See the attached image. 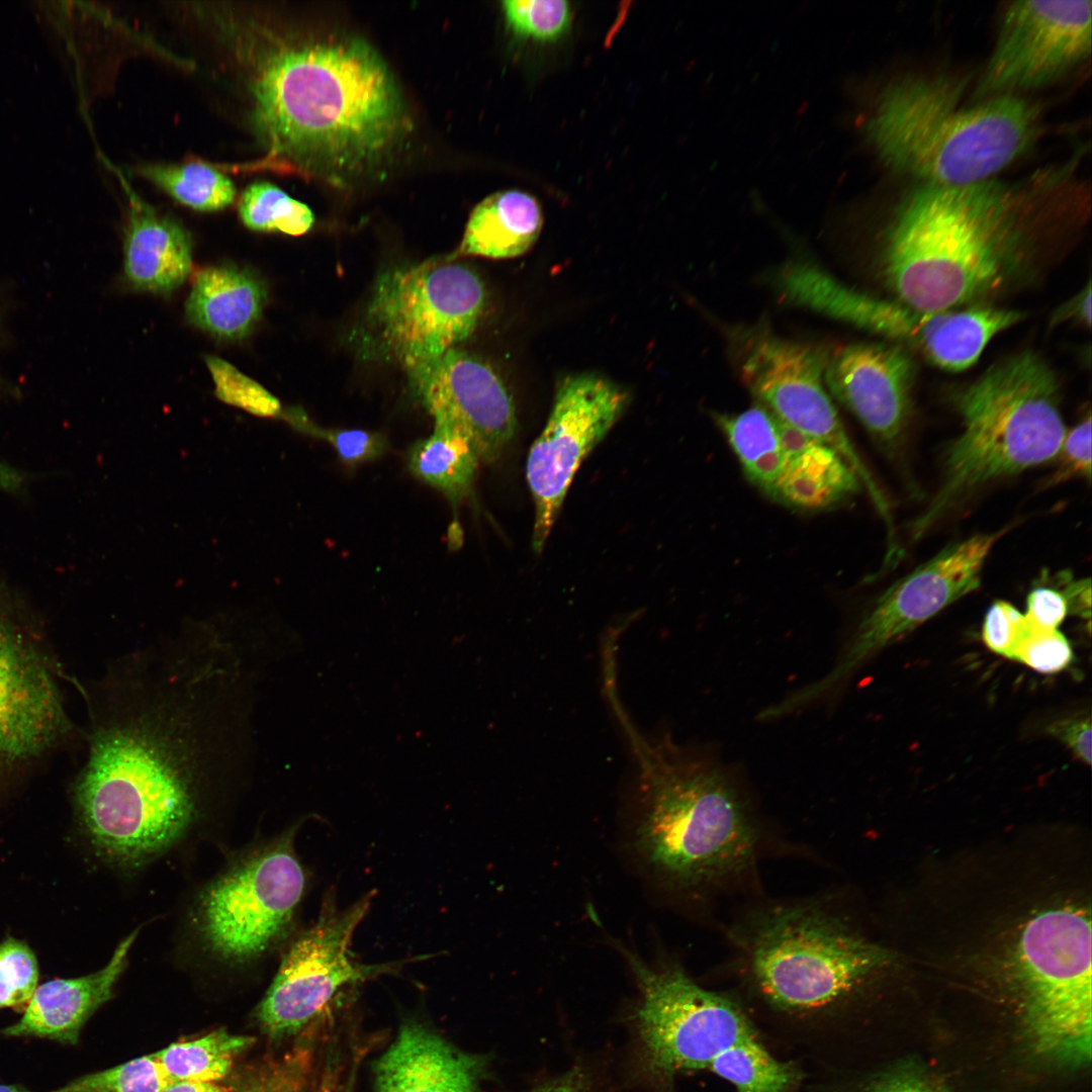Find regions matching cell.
I'll list each match as a JSON object with an SVG mask.
<instances>
[{"instance_id":"1","label":"cell","mask_w":1092,"mask_h":1092,"mask_svg":"<svg viewBox=\"0 0 1092 1092\" xmlns=\"http://www.w3.org/2000/svg\"><path fill=\"white\" fill-rule=\"evenodd\" d=\"M200 623L125 655L89 700L87 758L73 797L91 839L124 858L172 846L200 786L249 768L262 648Z\"/></svg>"},{"instance_id":"2","label":"cell","mask_w":1092,"mask_h":1092,"mask_svg":"<svg viewBox=\"0 0 1092 1092\" xmlns=\"http://www.w3.org/2000/svg\"><path fill=\"white\" fill-rule=\"evenodd\" d=\"M188 10L228 57L268 163L341 183L374 169L403 138L399 89L366 41L308 32L251 4Z\"/></svg>"},{"instance_id":"3","label":"cell","mask_w":1092,"mask_h":1092,"mask_svg":"<svg viewBox=\"0 0 1092 1092\" xmlns=\"http://www.w3.org/2000/svg\"><path fill=\"white\" fill-rule=\"evenodd\" d=\"M1076 160L1015 181L923 184L895 208L878 270L895 300L951 310L987 300L1027 275L1040 231L1083 202Z\"/></svg>"},{"instance_id":"4","label":"cell","mask_w":1092,"mask_h":1092,"mask_svg":"<svg viewBox=\"0 0 1092 1092\" xmlns=\"http://www.w3.org/2000/svg\"><path fill=\"white\" fill-rule=\"evenodd\" d=\"M740 970L759 1004L821 1055H841L860 1008L892 964L825 900L772 903L733 930Z\"/></svg>"},{"instance_id":"5","label":"cell","mask_w":1092,"mask_h":1092,"mask_svg":"<svg viewBox=\"0 0 1092 1092\" xmlns=\"http://www.w3.org/2000/svg\"><path fill=\"white\" fill-rule=\"evenodd\" d=\"M606 696L632 752L641 854L680 890L716 892L755 864L760 831L746 803L717 767L634 724L615 686Z\"/></svg>"},{"instance_id":"6","label":"cell","mask_w":1092,"mask_h":1092,"mask_svg":"<svg viewBox=\"0 0 1092 1092\" xmlns=\"http://www.w3.org/2000/svg\"><path fill=\"white\" fill-rule=\"evenodd\" d=\"M963 80L910 74L890 82L864 127L883 163L924 184L956 186L991 179L1042 131L1040 107L1018 94L968 105Z\"/></svg>"},{"instance_id":"7","label":"cell","mask_w":1092,"mask_h":1092,"mask_svg":"<svg viewBox=\"0 0 1092 1092\" xmlns=\"http://www.w3.org/2000/svg\"><path fill=\"white\" fill-rule=\"evenodd\" d=\"M951 402L962 431L945 452L938 490L910 525L913 540L973 490L1056 458L1067 433L1059 379L1032 350L994 363Z\"/></svg>"},{"instance_id":"8","label":"cell","mask_w":1092,"mask_h":1092,"mask_svg":"<svg viewBox=\"0 0 1092 1092\" xmlns=\"http://www.w3.org/2000/svg\"><path fill=\"white\" fill-rule=\"evenodd\" d=\"M620 950L640 990L637 1021L651 1070L665 1078L708 1071L736 1092H790L797 1084L798 1069L766 1050L739 1003L699 986L678 966L651 968Z\"/></svg>"},{"instance_id":"9","label":"cell","mask_w":1092,"mask_h":1092,"mask_svg":"<svg viewBox=\"0 0 1092 1092\" xmlns=\"http://www.w3.org/2000/svg\"><path fill=\"white\" fill-rule=\"evenodd\" d=\"M484 302L479 276L448 256L390 267L377 276L351 341L363 359L410 373L470 337Z\"/></svg>"},{"instance_id":"10","label":"cell","mask_w":1092,"mask_h":1092,"mask_svg":"<svg viewBox=\"0 0 1092 1092\" xmlns=\"http://www.w3.org/2000/svg\"><path fill=\"white\" fill-rule=\"evenodd\" d=\"M1015 972L1027 1021L1044 1052L1082 1058L1091 1026V927L1082 909L1038 912L1022 927Z\"/></svg>"},{"instance_id":"11","label":"cell","mask_w":1092,"mask_h":1092,"mask_svg":"<svg viewBox=\"0 0 1092 1092\" xmlns=\"http://www.w3.org/2000/svg\"><path fill=\"white\" fill-rule=\"evenodd\" d=\"M291 835L245 858L214 881L199 903V929L220 959L260 957L287 931L305 888Z\"/></svg>"},{"instance_id":"12","label":"cell","mask_w":1092,"mask_h":1092,"mask_svg":"<svg viewBox=\"0 0 1092 1092\" xmlns=\"http://www.w3.org/2000/svg\"><path fill=\"white\" fill-rule=\"evenodd\" d=\"M1002 529L950 544L893 583L860 622L835 667L796 692L809 705L833 693L866 660L980 585L984 563Z\"/></svg>"},{"instance_id":"13","label":"cell","mask_w":1092,"mask_h":1092,"mask_svg":"<svg viewBox=\"0 0 1092 1092\" xmlns=\"http://www.w3.org/2000/svg\"><path fill=\"white\" fill-rule=\"evenodd\" d=\"M373 893L339 910L326 903L316 922L285 952L257 1009L270 1036L298 1032L315 1019L345 987L396 972L404 963L361 964L353 959V935L366 916Z\"/></svg>"},{"instance_id":"14","label":"cell","mask_w":1092,"mask_h":1092,"mask_svg":"<svg viewBox=\"0 0 1092 1092\" xmlns=\"http://www.w3.org/2000/svg\"><path fill=\"white\" fill-rule=\"evenodd\" d=\"M630 401L629 393L597 373L563 378L547 423L527 460L535 519L532 547L543 550L581 462L606 437Z\"/></svg>"},{"instance_id":"15","label":"cell","mask_w":1092,"mask_h":1092,"mask_svg":"<svg viewBox=\"0 0 1092 1092\" xmlns=\"http://www.w3.org/2000/svg\"><path fill=\"white\" fill-rule=\"evenodd\" d=\"M1091 18L1090 0L1009 2L975 98L1017 94L1067 76L1090 57Z\"/></svg>"},{"instance_id":"16","label":"cell","mask_w":1092,"mask_h":1092,"mask_svg":"<svg viewBox=\"0 0 1092 1092\" xmlns=\"http://www.w3.org/2000/svg\"><path fill=\"white\" fill-rule=\"evenodd\" d=\"M826 354L809 344L768 333L747 339L739 373L751 393L780 420L835 450L871 497L880 488L850 441L824 387Z\"/></svg>"},{"instance_id":"17","label":"cell","mask_w":1092,"mask_h":1092,"mask_svg":"<svg viewBox=\"0 0 1092 1092\" xmlns=\"http://www.w3.org/2000/svg\"><path fill=\"white\" fill-rule=\"evenodd\" d=\"M407 375L435 427L465 436L479 460L500 456L516 433L517 417L510 392L488 364L455 347Z\"/></svg>"},{"instance_id":"18","label":"cell","mask_w":1092,"mask_h":1092,"mask_svg":"<svg viewBox=\"0 0 1092 1092\" xmlns=\"http://www.w3.org/2000/svg\"><path fill=\"white\" fill-rule=\"evenodd\" d=\"M1020 310L980 304L951 310H924L861 291L850 326L916 352L936 367L966 370L999 333L1023 320Z\"/></svg>"},{"instance_id":"19","label":"cell","mask_w":1092,"mask_h":1092,"mask_svg":"<svg viewBox=\"0 0 1092 1092\" xmlns=\"http://www.w3.org/2000/svg\"><path fill=\"white\" fill-rule=\"evenodd\" d=\"M911 352L888 343H850L826 354L829 391L887 451L903 437L916 376Z\"/></svg>"},{"instance_id":"20","label":"cell","mask_w":1092,"mask_h":1092,"mask_svg":"<svg viewBox=\"0 0 1092 1092\" xmlns=\"http://www.w3.org/2000/svg\"><path fill=\"white\" fill-rule=\"evenodd\" d=\"M484 1061L435 1031L405 1022L374 1064L375 1092H481Z\"/></svg>"},{"instance_id":"21","label":"cell","mask_w":1092,"mask_h":1092,"mask_svg":"<svg viewBox=\"0 0 1092 1092\" xmlns=\"http://www.w3.org/2000/svg\"><path fill=\"white\" fill-rule=\"evenodd\" d=\"M139 931L126 936L101 970L79 978L55 979L36 987L21 1018L2 1033L75 1044L86 1021L113 995Z\"/></svg>"},{"instance_id":"22","label":"cell","mask_w":1092,"mask_h":1092,"mask_svg":"<svg viewBox=\"0 0 1092 1092\" xmlns=\"http://www.w3.org/2000/svg\"><path fill=\"white\" fill-rule=\"evenodd\" d=\"M123 251L125 276L142 291L169 293L191 271L192 241L187 230L132 192Z\"/></svg>"},{"instance_id":"23","label":"cell","mask_w":1092,"mask_h":1092,"mask_svg":"<svg viewBox=\"0 0 1092 1092\" xmlns=\"http://www.w3.org/2000/svg\"><path fill=\"white\" fill-rule=\"evenodd\" d=\"M73 730L61 688L0 697V780L44 760Z\"/></svg>"},{"instance_id":"24","label":"cell","mask_w":1092,"mask_h":1092,"mask_svg":"<svg viewBox=\"0 0 1092 1092\" xmlns=\"http://www.w3.org/2000/svg\"><path fill=\"white\" fill-rule=\"evenodd\" d=\"M265 302L266 289L257 275L237 266H211L195 276L186 317L215 338L239 340L258 323Z\"/></svg>"},{"instance_id":"25","label":"cell","mask_w":1092,"mask_h":1092,"mask_svg":"<svg viewBox=\"0 0 1092 1092\" xmlns=\"http://www.w3.org/2000/svg\"><path fill=\"white\" fill-rule=\"evenodd\" d=\"M543 215L538 200L528 192L511 189L492 193L471 211L457 249L447 255L492 259L524 254L538 239Z\"/></svg>"},{"instance_id":"26","label":"cell","mask_w":1092,"mask_h":1092,"mask_svg":"<svg viewBox=\"0 0 1092 1092\" xmlns=\"http://www.w3.org/2000/svg\"><path fill=\"white\" fill-rule=\"evenodd\" d=\"M58 671L37 616L0 577V694L59 681Z\"/></svg>"},{"instance_id":"27","label":"cell","mask_w":1092,"mask_h":1092,"mask_svg":"<svg viewBox=\"0 0 1092 1092\" xmlns=\"http://www.w3.org/2000/svg\"><path fill=\"white\" fill-rule=\"evenodd\" d=\"M860 480L832 448L816 443L786 459L769 497L801 511L830 509L855 494Z\"/></svg>"},{"instance_id":"28","label":"cell","mask_w":1092,"mask_h":1092,"mask_svg":"<svg viewBox=\"0 0 1092 1092\" xmlns=\"http://www.w3.org/2000/svg\"><path fill=\"white\" fill-rule=\"evenodd\" d=\"M407 467L421 481L442 492L456 506L469 492L479 457L462 434L443 427L417 441L406 454Z\"/></svg>"},{"instance_id":"29","label":"cell","mask_w":1092,"mask_h":1092,"mask_svg":"<svg viewBox=\"0 0 1092 1092\" xmlns=\"http://www.w3.org/2000/svg\"><path fill=\"white\" fill-rule=\"evenodd\" d=\"M746 478L769 495L786 458L779 444L772 414L762 405L739 414H714Z\"/></svg>"},{"instance_id":"30","label":"cell","mask_w":1092,"mask_h":1092,"mask_svg":"<svg viewBox=\"0 0 1092 1092\" xmlns=\"http://www.w3.org/2000/svg\"><path fill=\"white\" fill-rule=\"evenodd\" d=\"M253 1041V1037L219 1029L199 1038L171 1043L153 1056L171 1082L215 1083L226 1076L235 1058Z\"/></svg>"},{"instance_id":"31","label":"cell","mask_w":1092,"mask_h":1092,"mask_svg":"<svg viewBox=\"0 0 1092 1092\" xmlns=\"http://www.w3.org/2000/svg\"><path fill=\"white\" fill-rule=\"evenodd\" d=\"M136 172L179 203L195 210H221L236 197L233 181L203 162L145 164Z\"/></svg>"},{"instance_id":"32","label":"cell","mask_w":1092,"mask_h":1092,"mask_svg":"<svg viewBox=\"0 0 1092 1092\" xmlns=\"http://www.w3.org/2000/svg\"><path fill=\"white\" fill-rule=\"evenodd\" d=\"M239 214L243 223L256 232H276L301 236L313 224L311 209L268 181H256L242 192Z\"/></svg>"},{"instance_id":"33","label":"cell","mask_w":1092,"mask_h":1092,"mask_svg":"<svg viewBox=\"0 0 1092 1092\" xmlns=\"http://www.w3.org/2000/svg\"><path fill=\"white\" fill-rule=\"evenodd\" d=\"M170 1082L151 1054L81 1076L49 1092H161Z\"/></svg>"},{"instance_id":"34","label":"cell","mask_w":1092,"mask_h":1092,"mask_svg":"<svg viewBox=\"0 0 1092 1092\" xmlns=\"http://www.w3.org/2000/svg\"><path fill=\"white\" fill-rule=\"evenodd\" d=\"M506 24L519 38L554 41L569 29L572 10L564 0H508L502 2Z\"/></svg>"},{"instance_id":"35","label":"cell","mask_w":1092,"mask_h":1092,"mask_svg":"<svg viewBox=\"0 0 1092 1092\" xmlns=\"http://www.w3.org/2000/svg\"><path fill=\"white\" fill-rule=\"evenodd\" d=\"M205 363L220 400L259 417L282 418L279 400L257 381L221 358L207 356Z\"/></svg>"},{"instance_id":"36","label":"cell","mask_w":1092,"mask_h":1092,"mask_svg":"<svg viewBox=\"0 0 1092 1092\" xmlns=\"http://www.w3.org/2000/svg\"><path fill=\"white\" fill-rule=\"evenodd\" d=\"M282 419L299 432L329 442L341 461L349 465L374 460L384 454L388 447L386 438L379 433L318 427L300 408L284 411Z\"/></svg>"},{"instance_id":"37","label":"cell","mask_w":1092,"mask_h":1092,"mask_svg":"<svg viewBox=\"0 0 1092 1092\" xmlns=\"http://www.w3.org/2000/svg\"><path fill=\"white\" fill-rule=\"evenodd\" d=\"M37 981V961L28 945L12 937L0 943V1007L28 1002Z\"/></svg>"},{"instance_id":"38","label":"cell","mask_w":1092,"mask_h":1092,"mask_svg":"<svg viewBox=\"0 0 1092 1092\" xmlns=\"http://www.w3.org/2000/svg\"><path fill=\"white\" fill-rule=\"evenodd\" d=\"M1029 627V632L1016 650L1014 659L1039 672H1057L1066 668L1073 658L1066 637L1057 629Z\"/></svg>"},{"instance_id":"39","label":"cell","mask_w":1092,"mask_h":1092,"mask_svg":"<svg viewBox=\"0 0 1092 1092\" xmlns=\"http://www.w3.org/2000/svg\"><path fill=\"white\" fill-rule=\"evenodd\" d=\"M1029 624L1011 604L995 602L987 611L982 636L993 652L1014 659L1016 650L1029 632Z\"/></svg>"},{"instance_id":"40","label":"cell","mask_w":1092,"mask_h":1092,"mask_svg":"<svg viewBox=\"0 0 1092 1092\" xmlns=\"http://www.w3.org/2000/svg\"><path fill=\"white\" fill-rule=\"evenodd\" d=\"M311 1058L298 1050L267 1068L242 1092H306Z\"/></svg>"},{"instance_id":"41","label":"cell","mask_w":1092,"mask_h":1092,"mask_svg":"<svg viewBox=\"0 0 1092 1092\" xmlns=\"http://www.w3.org/2000/svg\"><path fill=\"white\" fill-rule=\"evenodd\" d=\"M1060 463L1049 484L1060 483L1072 476L1091 477V416L1088 414L1066 433L1058 455Z\"/></svg>"},{"instance_id":"42","label":"cell","mask_w":1092,"mask_h":1092,"mask_svg":"<svg viewBox=\"0 0 1092 1092\" xmlns=\"http://www.w3.org/2000/svg\"><path fill=\"white\" fill-rule=\"evenodd\" d=\"M1026 606L1027 622L1038 629H1057L1069 611L1064 594L1046 586L1033 588L1027 596Z\"/></svg>"},{"instance_id":"43","label":"cell","mask_w":1092,"mask_h":1092,"mask_svg":"<svg viewBox=\"0 0 1092 1092\" xmlns=\"http://www.w3.org/2000/svg\"><path fill=\"white\" fill-rule=\"evenodd\" d=\"M833 1084V1083H832ZM827 1092H937L930 1084L921 1078L908 1076L906 1073L894 1072L879 1074L874 1078L860 1081L841 1083L835 1082L829 1086Z\"/></svg>"},{"instance_id":"44","label":"cell","mask_w":1092,"mask_h":1092,"mask_svg":"<svg viewBox=\"0 0 1092 1092\" xmlns=\"http://www.w3.org/2000/svg\"><path fill=\"white\" fill-rule=\"evenodd\" d=\"M1049 732L1066 743L1074 754L1087 764L1091 763V720L1067 719L1055 722Z\"/></svg>"},{"instance_id":"45","label":"cell","mask_w":1092,"mask_h":1092,"mask_svg":"<svg viewBox=\"0 0 1092 1092\" xmlns=\"http://www.w3.org/2000/svg\"><path fill=\"white\" fill-rule=\"evenodd\" d=\"M1066 322H1075L1084 327L1091 326V282L1087 284L1073 297L1059 306L1052 314L1050 325L1052 327Z\"/></svg>"},{"instance_id":"46","label":"cell","mask_w":1092,"mask_h":1092,"mask_svg":"<svg viewBox=\"0 0 1092 1092\" xmlns=\"http://www.w3.org/2000/svg\"><path fill=\"white\" fill-rule=\"evenodd\" d=\"M1061 590L1067 602L1068 609L1083 618L1090 619L1091 614V583L1090 579L1074 580L1069 574H1060Z\"/></svg>"},{"instance_id":"47","label":"cell","mask_w":1092,"mask_h":1092,"mask_svg":"<svg viewBox=\"0 0 1092 1092\" xmlns=\"http://www.w3.org/2000/svg\"><path fill=\"white\" fill-rule=\"evenodd\" d=\"M774 420L779 444L786 459L800 454L816 443H820L776 416H774Z\"/></svg>"},{"instance_id":"48","label":"cell","mask_w":1092,"mask_h":1092,"mask_svg":"<svg viewBox=\"0 0 1092 1092\" xmlns=\"http://www.w3.org/2000/svg\"><path fill=\"white\" fill-rule=\"evenodd\" d=\"M531 1092H588V1083L581 1070L572 1069Z\"/></svg>"},{"instance_id":"49","label":"cell","mask_w":1092,"mask_h":1092,"mask_svg":"<svg viewBox=\"0 0 1092 1092\" xmlns=\"http://www.w3.org/2000/svg\"><path fill=\"white\" fill-rule=\"evenodd\" d=\"M26 476L23 472L0 460V490L17 493L23 489Z\"/></svg>"},{"instance_id":"50","label":"cell","mask_w":1092,"mask_h":1092,"mask_svg":"<svg viewBox=\"0 0 1092 1092\" xmlns=\"http://www.w3.org/2000/svg\"><path fill=\"white\" fill-rule=\"evenodd\" d=\"M161 1092H229L213 1082L174 1081Z\"/></svg>"},{"instance_id":"51","label":"cell","mask_w":1092,"mask_h":1092,"mask_svg":"<svg viewBox=\"0 0 1092 1092\" xmlns=\"http://www.w3.org/2000/svg\"><path fill=\"white\" fill-rule=\"evenodd\" d=\"M0 1092H32L20 1085L0 1084Z\"/></svg>"},{"instance_id":"52","label":"cell","mask_w":1092,"mask_h":1092,"mask_svg":"<svg viewBox=\"0 0 1092 1092\" xmlns=\"http://www.w3.org/2000/svg\"><path fill=\"white\" fill-rule=\"evenodd\" d=\"M354 1083H355V1069L352 1070L351 1075H350L347 1083L345 1084V1086H344V1088L342 1089L341 1092H354V1085H355Z\"/></svg>"}]
</instances>
